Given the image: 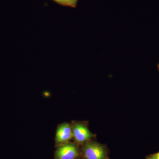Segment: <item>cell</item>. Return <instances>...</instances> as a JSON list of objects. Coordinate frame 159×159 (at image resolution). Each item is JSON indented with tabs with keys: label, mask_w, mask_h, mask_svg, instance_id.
Returning a JSON list of instances; mask_svg holds the SVG:
<instances>
[{
	"label": "cell",
	"mask_w": 159,
	"mask_h": 159,
	"mask_svg": "<svg viewBox=\"0 0 159 159\" xmlns=\"http://www.w3.org/2000/svg\"><path fill=\"white\" fill-rule=\"evenodd\" d=\"M78 0H66V6L75 8L77 5Z\"/></svg>",
	"instance_id": "obj_5"
},
{
	"label": "cell",
	"mask_w": 159,
	"mask_h": 159,
	"mask_svg": "<svg viewBox=\"0 0 159 159\" xmlns=\"http://www.w3.org/2000/svg\"><path fill=\"white\" fill-rule=\"evenodd\" d=\"M72 129L73 138L78 143H84L93 137V134L91 133L87 126L82 123H75Z\"/></svg>",
	"instance_id": "obj_3"
},
{
	"label": "cell",
	"mask_w": 159,
	"mask_h": 159,
	"mask_svg": "<svg viewBox=\"0 0 159 159\" xmlns=\"http://www.w3.org/2000/svg\"><path fill=\"white\" fill-rule=\"evenodd\" d=\"M73 138V129L69 123L61 124L57 128L56 134L57 143H66Z\"/></svg>",
	"instance_id": "obj_4"
},
{
	"label": "cell",
	"mask_w": 159,
	"mask_h": 159,
	"mask_svg": "<svg viewBox=\"0 0 159 159\" xmlns=\"http://www.w3.org/2000/svg\"><path fill=\"white\" fill-rule=\"evenodd\" d=\"M54 2H56L60 5L64 6H66V0H54Z\"/></svg>",
	"instance_id": "obj_7"
},
{
	"label": "cell",
	"mask_w": 159,
	"mask_h": 159,
	"mask_svg": "<svg viewBox=\"0 0 159 159\" xmlns=\"http://www.w3.org/2000/svg\"><path fill=\"white\" fill-rule=\"evenodd\" d=\"M157 68L159 71V64H158L157 65Z\"/></svg>",
	"instance_id": "obj_8"
},
{
	"label": "cell",
	"mask_w": 159,
	"mask_h": 159,
	"mask_svg": "<svg viewBox=\"0 0 159 159\" xmlns=\"http://www.w3.org/2000/svg\"><path fill=\"white\" fill-rule=\"evenodd\" d=\"M78 156V148L73 143H65L58 147L55 152L56 159H75Z\"/></svg>",
	"instance_id": "obj_2"
},
{
	"label": "cell",
	"mask_w": 159,
	"mask_h": 159,
	"mask_svg": "<svg viewBox=\"0 0 159 159\" xmlns=\"http://www.w3.org/2000/svg\"><path fill=\"white\" fill-rule=\"evenodd\" d=\"M146 159H159V152L150 155L146 157Z\"/></svg>",
	"instance_id": "obj_6"
},
{
	"label": "cell",
	"mask_w": 159,
	"mask_h": 159,
	"mask_svg": "<svg viewBox=\"0 0 159 159\" xmlns=\"http://www.w3.org/2000/svg\"><path fill=\"white\" fill-rule=\"evenodd\" d=\"M82 153L85 159H107L105 148L99 143L88 142L82 148Z\"/></svg>",
	"instance_id": "obj_1"
}]
</instances>
